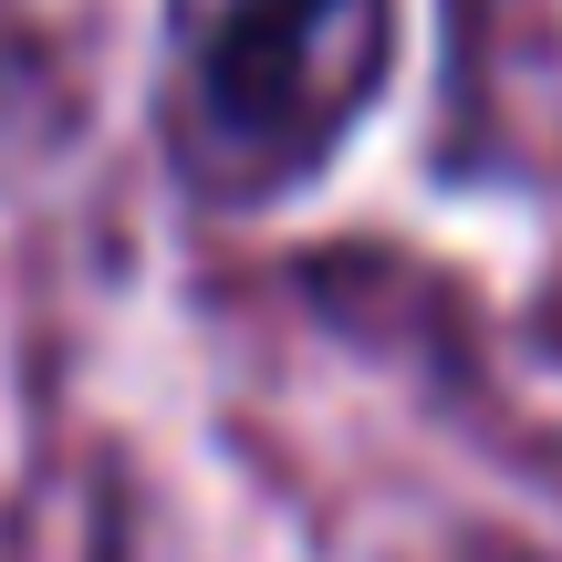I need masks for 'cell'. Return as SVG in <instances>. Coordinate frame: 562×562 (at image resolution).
<instances>
[{"label":"cell","instance_id":"2","mask_svg":"<svg viewBox=\"0 0 562 562\" xmlns=\"http://www.w3.org/2000/svg\"><path fill=\"white\" fill-rule=\"evenodd\" d=\"M74 136V63L32 0H0V178Z\"/></svg>","mask_w":562,"mask_h":562},{"label":"cell","instance_id":"1","mask_svg":"<svg viewBox=\"0 0 562 562\" xmlns=\"http://www.w3.org/2000/svg\"><path fill=\"white\" fill-rule=\"evenodd\" d=\"M396 0H167L157 136L188 199L281 209L396 83Z\"/></svg>","mask_w":562,"mask_h":562}]
</instances>
